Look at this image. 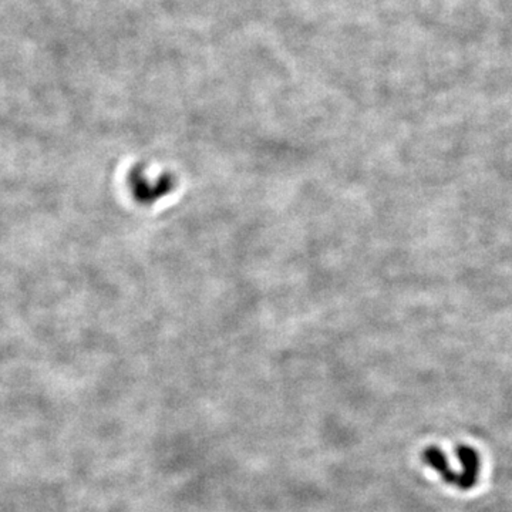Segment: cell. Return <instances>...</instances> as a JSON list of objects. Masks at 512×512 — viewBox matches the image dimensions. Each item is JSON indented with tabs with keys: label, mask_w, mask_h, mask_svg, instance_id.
Instances as JSON below:
<instances>
[{
	"label": "cell",
	"mask_w": 512,
	"mask_h": 512,
	"mask_svg": "<svg viewBox=\"0 0 512 512\" xmlns=\"http://www.w3.org/2000/svg\"><path fill=\"white\" fill-rule=\"evenodd\" d=\"M458 459L462 464L461 473V490H470L476 485L480 474V458L474 448L467 445H459L457 448Z\"/></svg>",
	"instance_id": "cell-1"
},
{
	"label": "cell",
	"mask_w": 512,
	"mask_h": 512,
	"mask_svg": "<svg viewBox=\"0 0 512 512\" xmlns=\"http://www.w3.org/2000/svg\"><path fill=\"white\" fill-rule=\"evenodd\" d=\"M423 458L424 461L430 465L431 469H434L437 473H440V476L443 477L444 481L452 484V485H457L459 488L461 485V474L458 473H454L450 465L447 462V458L445 455L436 447H430L424 451L423 454Z\"/></svg>",
	"instance_id": "cell-2"
}]
</instances>
